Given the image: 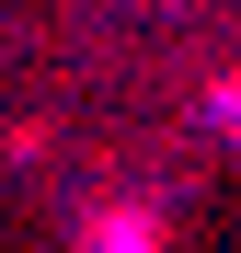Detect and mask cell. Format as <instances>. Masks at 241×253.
<instances>
[{"mask_svg":"<svg viewBox=\"0 0 241 253\" xmlns=\"http://www.w3.org/2000/svg\"><path fill=\"white\" fill-rule=\"evenodd\" d=\"M218 126H230V138H241V81H218Z\"/></svg>","mask_w":241,"mask_h":253,"instance_id":"2","label":"cell"},{"mask_svg":"<svg viewBox=\"0 0 241 253\" xmlns=\"http://www.w3.org/2000/svg\"><path fill=\"white\" fill-rule=\"evenodd\" d=\"M92 253H161V230L127 207V219H103V230H92Z\"/></svg>","mask_w":241,"mask_h":253,"instance_id":"1","label":"cell"}]
</instances>
